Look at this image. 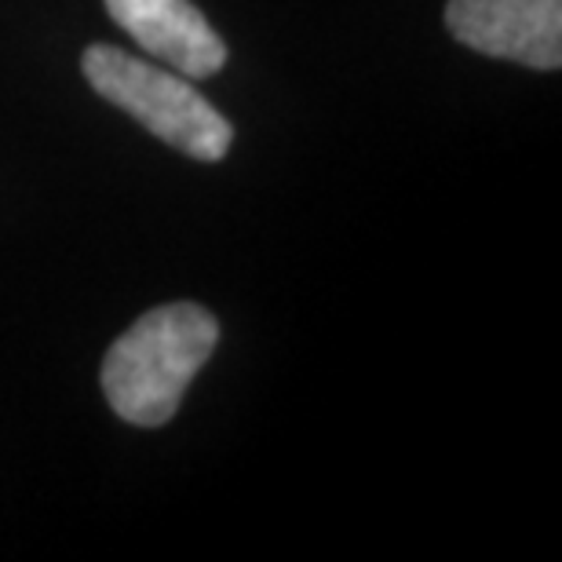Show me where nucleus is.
<instances>
[{
    "instance_id": "f257e3e1",
    "label": "nucleus",
    "mask_w": 562,
    "mask_h": 562,
    "mask_svg": "<svg viewBox=\"0 0 562 562\" xmlns=\"http://www.w3.org/2000/svg\"><path fill=\"white\" fill-rule=\"evenodd\" d=\"M220 344V322L198 303L146 311L103 358V391L121 420L161 427Z\"/></svg>"
},
{
    "instance_id": "20e7f679",
    "label": "nucleus",
    "mask_w": 562,
    "mask_h": 562,
    "mask_svg": "<svg viewBox=\"0 0 562 562\" xmlns=\"http://www.w3.org/2000/svg\"><path fill=\"white\" fill-rule=\"evenodd\" d=\"M106 11L143 52L190 81L212 77L227 63V44L190 0H106Z\"/></svg>"
},
{
    "instance_id": "7ed1b4c3",
    "label": "nucleus",
    "mask_w": 562,
    "mask_h": 562,
    "mask_svg": "<svg viewBox=\"0 0 562 562\" xmlns=\"http://www.w3.org/2000/svg\"><path fill=\"white\" fill-rule=\"evenodd\" d=\"M446 26L490 59L533 70L562 66V0H449Z\"/></svg>"
},
{
    "instance_id": "f03ea898",
    "label": "nucleus",
    "mask_w": 562,
    "mask_h": 562,
    "mask_svg": "<svg viewBox=\"0 0 562 562\" xmlns=\"http://www.w3.org/2000/svg\"><path fill=\"white\" fill-rule=\"evenodd\" d=\"M85 77L106 103L136 117L157 139L198 161H220L231 150V121L187 81L183 74L157 70L139 55L114 44H92L85 52Z\"/></svg>"
}]
</instances>
